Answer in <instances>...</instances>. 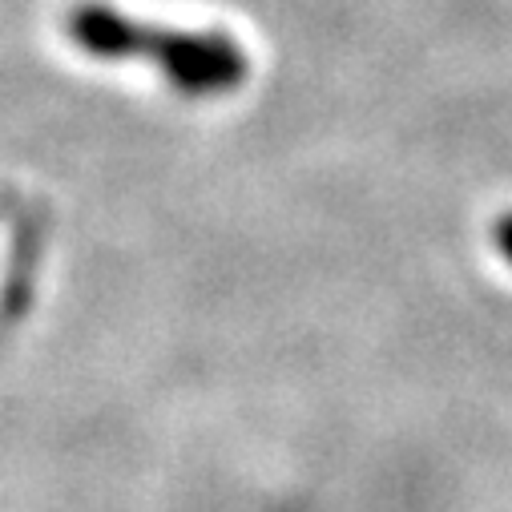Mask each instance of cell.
<instances>
[{"label": "cell", "mask_w": 512, "mask_h": 512, "mask_svg": "<svg viewBox=\"0 0 512 512\" xmlns=\"http://www.w3.org/2000/svg\"><path fill=\"white\" fill-rule=\"evenodd\" d=\"M496 242H500V250L512 259V214H508V218H500V226H496Z\"/></svg>", "instance_id": "cell-2"}, {"label": "cell", "mask_w": 512, "mask_h": 512, "mask_svg": "<svg viewBox=\"0 0 512 512\" xmlns=\"http://www.w3.org/2000/svg\"><path fill=\"white\" fill-rule=\"evenodd\" d=\"M65 37L97 61H154V69L186 97H218L246 81L250 61L222 29H174L125 17L89 0L65 17Z\"/></svg>", "instance_id": "cell-1"}]
</instances>
